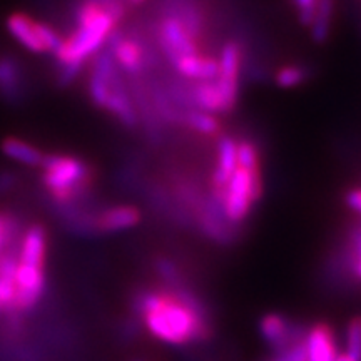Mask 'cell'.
I'll use <instances>...</instances> for the list:
<instances>
[{"instance_id": "8992f818", "label": "cell", "mask_w": 361, "mask_h": 361, "mask_svg": "<svg viewBox=\"0 0 361 361\" xmlns=\"http://www.w3.org/2000/svg\"><path fill=\"white\" fill-rule=\"evenodd\" d=\"M144 42H146V35L139 32L128 34L119 27H114L107 35L104 47L112 54L117 67L126 78H141L147 74Z\"/></svg>"}, {"instance_id": "8fae6325", "label": "cell", "mask_w": 361, "mask_h": 361, "mask_svg": "<svg viewBox=\"0 0 361 361\" xmlns=\"http://www.w3.org/2000/svg\"><path fill=\"white\" fill-rule=\"evenodd\" d=\"M142 223V211L134 204H117L96 213V233L116 234L137 228Z\"/></svg>"}, {"instance_id": "4fadbf2b", "label": "cell", "mask_w": 361, "mask_h": 361, "mask_svg": "<svg viewBox=\"0 0 361 361\" xmlns=\"http://www.w3.org/2000/svg\"><path fill=\"white\" fill-rule=\"evenodd\" d=\"M306 361H335L338 356L336 335L326 322L314 323L305 333Z\"/></svg>"}, {"instance_id": "ac0fdd59", "label": "cell", "mask_w": 361, "mask_h": 361, "mask_svg": "<svg viewBox=\"0 0 361 361\" xmlns=\"http://www.w3.org/2000/svg\"><path fill=\"white\" fill-rule=\"evenodd\" d=\"M333 16H335V0H318L313 22L310 25L311 40L322 45L329 39L333 27Z\"/></svg>"}, {"instance_id": "7a4b0ae2", "label": "cell", "mask_w": 361, "mask_h": 361, "mask_svg": "<svg viewBox=\"0 0 361 361\" xmlns=\"http://www.w3.org/2000/svg\"><path fill=\"white\" fill-rule=\"evenodd\" d=\"M74 22L75 29L62 40L54 59L57 67L72 66L84 69L85 62L106 45L111 30L119 25L92 0H80L74 11Z\"/></svg>"}, {"instance_id": "603a6c76", "label": "cell", "mask_w": 361, "mask_h": 361, "mask_svg": "<svg viewBox=\"0 0 361 361\" xmlns=\"http://www.w3.org/2000/svg\"><path fill=\"white\" fill-rule=\"evenodd\" d=\"M290 4L295 8L296 19L300 22V25L305 27V29H310L318 0H290Z\"/></svg>"}, {"instance_id": "e0dca14e", "label": "cell", "mask_w": 361, "mask_h": 361, "mask_svg": "<svg viewBox=\"0 0 361 361\" xmlns=\"http://www.w3.org/2000/svg\"><path fill=\"white\" fill-rule=\"evenodd\" d=\"M0 149L7 157L24 166H29V168H40L45 156L37 146L24 141V139L12 137V135L0 142Z\"/></svg>"}, {"instance_id": "ba28073f", "label": "cell", "mask_w": 361, "mask_h": 361, "mask_svg": "<svg viewBox=\"0 0 361 361\" xmlns=\"http://www.w3.org/2000/svg\"><path fill=\"white\" fill-rule=\"evenodd\" d=\"M194 228L200 229L202 236L216 243V245L228 246L229 243L236 241L239 236V228L233 226L226 219L219 201L206 191L200 209L192 216Z\"/></svg>"}, {"instance_id": "6da1fadb", "label": "cell", "mask_w": 361, "mask_h": 361, "mask_svg": "<svg viewBox=\"0 0 361 361\" xmlns=\"http://www.w3.org/2000/svg\"><path fill=\"white\" fill-rule=\"evenodd\" d=\"M134 311L149 335L166 345L186 346L213 335L207 310L184 284L141 290L134 296Z\"/></svg>"}, {"instance_id": "d6986e66", "label": "cell", "mask_w": 361, "mask_h": 361, "mask_svg": "<svg viewBox=\"0 0 361 361\" xmlns=\"http://www.w3.org/2000/svg\"><path fill=\"white\" fill-rule=\"evenodd\" d=\"M183 128L192 130V133L206 135V137H218V135H221V129H223L218 116L200 109L184 111Z\"/></svg>"}, {"instance_id": "5bb4252c", "label": "cell", "mask_w": 361, "mask_h": 361, "mask_svg": "<svg viewBox=\"0 0 361 361\" xmlns=\"http://www.w3.org/2000/svg\"><path fill=\"white\" fill-rule=\"evenodd\" d=\"M47 256V231L42 224L34 223L22 233L19 243V263L34 268H45Z\"/></svg>"}, {"instance_id": "cb8c5ba5", "label": "cell", "mask_w": 361, "mask_h": 361, "mask_svg": "<svg viewBox=\"0 0 361 361\" xmlns=\"http://www.w3.org/2000/svg\"><path fill=\"white\" fill-rule=\"evenodd\" d=\"M19 186V178L11 171H0V196L11 194L13 189Z\"/></svg>"}, {"instance_id": "7c38bea8", "label": "cell", "mask_w": 361, "mask_h": 361, "mask_svg": "<svg viewBox=\"0 0 361 361\" xmlns=\"http://www.w3.org/2000/svg\"><path fill=\"white\" fill-rule=\"evenodd\" d=\"M104 111H107L112 117H116V121H119L121 126H124L126 129L139 128L137 112H135L133 97H130L128 87V80H126L123 72L112 79L111 94Z\"/></svg>"}, {"instance_id": "30bf717a", "label": "cell", "mask_w": 361, "mask_h": 361, "mask_svg": "<svg viewBox=\"0 0 361 361\" xmlns=\"http://www.w3.org/2000/svg\"><path fill=\"white\" fill-rule=\"evenodd\" d=\"M259 333L266 345H269L276 353L305 336L303 329L281 313H266L261 316Z\"/></svg>"}, {"instance_id": "4316f807", "label": "cell", "mask_w": 361, "mask_h": 361, "mask_svg": "<svg viewBox=\"0 0 361 361\" xmlns=\"http://www.w3.org/2000/svg\"><path fill=\"white\" fill-rule=\"evenodd\" d=\"M335 361H355V360L351 358V356H350L348 353H345V351H343V353H338Z\"/></svg>"}, {"instance_id": "ffe728a7", "label": "cell", "mask_w": 361, "mask_h": 361, "mask_svg": "<svg viewBox=\"0 0 361 361\" xmlns=\"http://www.w3.org/2000/svg\"><path fill=\"white\" fill-rule=\"evenodd\" d=\"M310 79V69L303 64H286L274 72V84L279 89H296Z\"/></svg>"}, {"instance_id": "52a82bcc", "label": "cell", "mask_w": 361, "mask_h": 361, "mask_svg": "<svg viewBox=\"0 0 361 361\" xmlns=\"http://www.w3.org/2000/svg\"><path fill=\"white\" fill-rule=\"evenodd\" d=\"M243 62H245V52H243L241 44L238 40H226L219 51V72L214 80L221 90L228 114H231L236 109L239 102Z\"/></svg>"}, {"instance_id": "44dd1931", "label": "cell", "mask_w": 361, "mask_h": 361, "mask_svg": "<svg viewBox=\"0 0 361 361\" xmlns=\"http://www.w3.org/2000/svg\"><path fill=\"white\" fill-rule=\"evenodd\" d=\"M236 157L238 168L258 171L261 169V152L258 144L252 139L245 137L236 141Z\"/></svg>"}, {"instance_id": "5b68a950", "label": "cell", "mask_w": 361, "mask_h": 361, "mask_svg": "<svg viewBox=\"0 0 361 361\" xmlns=\"http://www.w3.org/2000/svg\"><path fill=\"white\" fill-rule=\"evenodd\" d=\"M151 39L159 51L162 61L173 66L179 57L201 54V45L186 32L174 17L159 16L151 27Z\"/></svg>"}, {"instance_id": "83f0119b", "label": "cell", "mask_w": 361, "mask_h": 361, "mask_svg": "<svg viewBox=\"0 0 361 361\" xmlns=\"http://www.w3.org/2000/svg\"><path fill=\"white\" fill-rule=\"evenodd\" d=\"M126 2H128V7H139L142 4H146L147 0H126Z\"/></svg>"}, {"instance_id": "d4e9b609", "label": "cell", "mask_w": 361, "mask_h": 361, "mask_svg": "<svg viewBox=\"0 0 361 361\" xmlns=\"http://www.w3.org/2000/svg\"><path fill=\"white\" fill-rule=\"evenodd\" d=\"M345 202L351 211H355V213L361 214V188L351 189V191L346 192L345 194Z\"/></svg>"}, {"instance_id": "9c48e42d", "label": "cell", "mask_w": 361, "mask_h": 361, "mask_svg": "<svg viewBox=\"0 0 361 361\" xmlns=\"http://www.w3.org/2000/svg\"><path fill=\"white\" fill-rule=\"evenodd\" d=\"M29 96L27 71L19 57L12 54H0V97L8 106L25 104Z\"/></svg>"}, {"instance_id": "3957f363", "label": "cell", "mask_w": 361, "mask_h": 361, "mask_svg": "<svg viewBox=\"0 0 361 361\" xmlns=\"http://www.w3.org/2000/svg\"><path fill=\"white\" fill-rule=\"evenodd\" d=\"M40 186L56 204H89L94 192V169L75 156L45 154Z\"/></svg>"}, {"instance_id": "9a60e30c", "label": "cell", "mask_w": 361, "mask_h": 361, "mask_svg": "<svg viewBox=\"0 0 361 361\" xmlns=\"http://www.w3.org/2000/svg\"><path fill=\"white\" fill-rule=\"evenodd\" d=\"M179 78L191 80V82H200V80H214L218 78L219 66L218 59L213 56H204V54H194V56L179 57L178 61L171 66Z\"/></svg>"}, {"instance_id": "484cf974", "label": "cell", "mask_w": 361, "mask_h": 361, "mask_svg": "<svg viewBox=\"0 0 361 361\" xmlns=\"http://www.w3.org/2000/svg\"><path fill=\"white\" fill-rule=\"evenodd\" d=\"M4 245V213H0V251H2Z\"/></svg>"}, {"instance_id": "7402d4cb", "label": "cell", "mask_w": 361, "mask_h": 361, "mask_svg": "<svg viewBox=\"0 0 361 361\" xmlns=\"http://www.w3.org/2000/svg\"><path fill=\"white\" fill-rule=\"evenodd\" d=\"M355 361H361V316L351 319L346 326V351Z\"/></svg>"}, {"instance_id": "277c9868", "label": "cell", "mask_w": 361, "mask_h": 361, "mask_svg": "<svg viewBox=\"0 0 361 361\" xmlns=\"http://www.w3.org/2000/svg\"><path fill=\"white\" fill-rule=\"evenodd\" d=\"M263 192L264 183L261 169H234L228 180V186L224 189L223 197L219 200L226 219L236 228H241L243 223L251 216L255 206L261 201Z\"/></svg>"}, {"instance_id": "2e32d148", "label": "cell", "mask_w": 361, "mask_h": 361, "mask_svg": "<svg viewBox=\"0 0 361 361\" xmlns=\"http://www.w3.org/2000/svg\"><path fill=\"white\" fill-rule=\"evenodd\" d=\"M7 29L12 37L19 42L22 47L32 54H45L42 44L37 37L35 30V20L27 13L13 12L7 17Z\"/></svg>"}]
</instances>
